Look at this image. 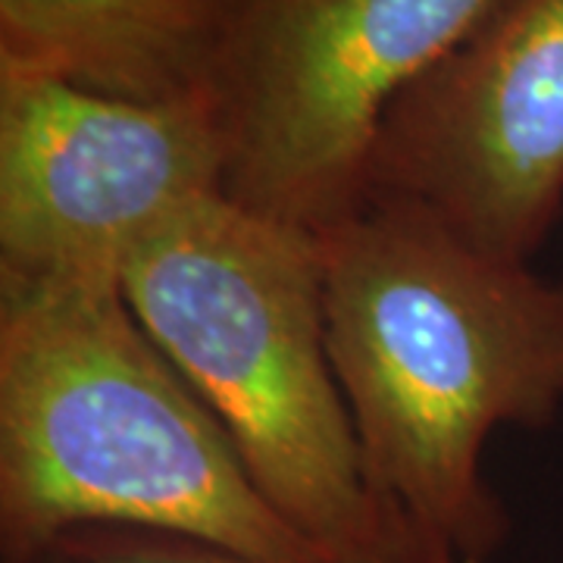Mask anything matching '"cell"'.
Segmentation results:
<instances>
[{
    "mask_svg": "<svg viewBox=\"0 0 563 563\" xmlns=\"http://www.w3.org/2000/svg\"><path fill=\"white\" fill-rule=\"evenodd\" d=\"M317 239L329 357L366 479L463 561L488 563L510 514L485 479V444L563 410V279L385 195Z\"/></svg>",
    "mask_w": 563,
    "mask_h": 563,
    "instance_id": "cell-1",
    "label": "cell"
},
{
    "mask_svg": "<svg viewBox=\"0 0 563 563\" xmlns=\"http://www.w3.org/2000/svg\"><path fill=\"white\" fill-rule=\"evenodd\" d=\"M79 526L329 554L266 501L120 282H0V548Z\"/></svg>",
    "mask_w": 563,
    "mask_h": 563,
    "instance_id": "cell-2",
    "label": "cell"
},
{
    "mask_svg": "<svg viewBox=\"0 0 563 563\" xmlns=\"http://www.w3.org/2000/svg\"><path fill=\"white\" fill-rule=\"evenodd\" d=\"M120 285L303 539L322 551L383 539L404 510L366 479L329 357L317 235L217 195L135 247Z\"/></svg>",
    "mask_w": 563,
    "mask_h": 563,
    "instance_id": "cell-3",
    "label": "cell"
},
{
    "mask_svg": "<svg viewBox=\"0 0 563 563\" xmlns=\"http://www.w3.org/2000/svg\"><path fill=\"white\" fill-rule=\"evenodd\" d=\"M492 0H235L210 98L222 195L325 235L369 195L388 110Z\"/></svg>",
    "mask_w": 563,
    "mask_h": 563,
    "instance_id": "cell-4",
    "label": "cell"
},
{
    "mask_svg": "<svg viewBox=\"0 0 563 563\" xmlns=\"http://www.w3.org/2000/svg\"><path fill=\"white\" fill-rule=\"evenodd\" d=\"M222 179L210 95L139 103L0 73V282H120L129 254Z\"/></svg>",
    "mask_w": 563,
    "mask_h": 563,
    "instance_id": "cell-5",
    "label": "cell"
},
{
    "mask_svg": "<svg viewBox=\"0 0 563 563\" xmlns=\"http://www.w3.org/2000/svg\"><path fill=\"white\" fill-rule=\"evenodd\" d=\"M369 195L532 263L563 213V0H492L388 110ZM366 195V198H369Z\"/></svg>",
    "mask_w": 563,
    "mask_h": 563,
    "instance_id": "cell-6",
    "label": "cell"
},
{
    "mask_svg": "<svg viewBox=\"0 0 563 563\" xmlns=\"http://www.w3.org/2000/svg\"><path fill=\"white\" fill-rule=\"evenodd\" d=\"M235 0H0V73L139 103L210 95Z\"/></svg>",
    "mask_w": 563,
    "mask_h": 563,
    "instance_id": "cell-7",
    "label": "cell"
},
{
    "mask_svg": "<svg viewBox=\"0 0 563 563\" xmlns=\"http://www.w3.org/2000/svg\"><path fill=\"white\" fill-rule=\"evenodd\" d=\"M0 563H291L266 561L242 554L222 544L173 536V532H147V529H122V526H79L41 542L0 548ZM295 563H470L454 554L432 532L401 514L383 539L363 544L354 551H329L313 561Z\"/></svg>",
    "mask_w": 563,
    "mask_h": 563,
    "instance_id": "cell-8",
    "label": "cell"
}]
</instances>
